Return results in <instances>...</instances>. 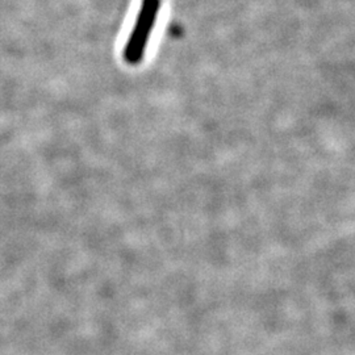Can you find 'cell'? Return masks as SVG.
I'll use <instances>...</instances> for the list:
<instances>
[{
	"label": "cell",
	"instance_id": "obj_1",
	"mask_svg": "<svg viewBox=\"0 0 355 355\" xmlns=\"http://www.w3.org/2000/svg\"><path fill=\"white\" fill-rule=\"evenodd\" d=\"M159 8L161 0H142L136 24L123 51V57L127 64H139L142 61L149 38L152 36L153 28L157 24Z\"/></svg>",
	"mask_w": 355,
	"mask_h": 355
}]
</instances>
